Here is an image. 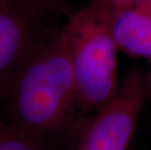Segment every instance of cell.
<instances>
[{
  "mask_svg": "<svg viewBox=\"0 0 151 150\" xmlns=\"http://www.w3.org/2000/svg\"><path fill=\"white\" fill-rule=\"evenodd\" d=\"M12 125L41 139L65 127L77 105L74 70L63 27L8 83Z\"/></svg>",
  "mask_w": 151,
  "mask_h": 150,
  "instance_id": "obj_1",
  "label": "cell"
},
{
  "mask_svg": "<svg viewBox=\"0 0 151 150\" xmlns=\"http://www.w3.org/2000/svg\"><path fill=\"white\" fill-rule=\"evenodd\" d=\"M74 70L77 105L99 109L118 92V47L110 28V10L91 4L70 16L63 24Z\"/></svg>",
  "mask_w": 151,
  "mask_h": 150,
  "instance_id": "obj_2",
  "label": "cell"
},
{
  "mask_svg": "<svg viewBox=\"0 0 151 150\" xmlns=\"http://www.w3.org/2000/svg\"><path fill=\"white\" fill-rule=\"evenodd\" d=\"M146 94L142 79L137 74L130 76L116 95L85 124L72 150H127Z\"/></svg>",
  "mask_w": 151,
  "mask_h": 150,
  "instance_id": "obj_3",
  "label": "cell"
},
{
  "mask_svg": "<svg viewBox=\"0 0 151 150\" xmlns=\"http://www.w3.org/2000/svg\"><path fill=\"white\" fill-rule=\"evenodd\" d=\"M56 10L0 2V81L8 83L53 32L47 18Z\"/></svg>",
  "mask_w": 151,
  "mask_h": 150,
  "instance_id": "obj_4",
  "label": "cell"
},
{
  "mask_svg": "<svg viewBox=\"0 0 151 150\" xmlns=\"http://www.w3.org/2000/svg\"><path fill=\"white\" fill-rule=\"evenodd\" d=\"M109 10L111 32L118 49L151 62V8Z\"/></svg>",
  "mask_w": 151,
  "mask_h": 150,
  "instance_id": "obj_5",
  "label": "cell"
},
{
  "mask_svg": "<svg viewBox=\"0 0 151 150\" xmlns=\"http://www.w3.org/2000/svg\"><path fill=\"white\" fill-rule=\"evenodd\" d=\"M40 140L12 124L0 122V150H46Z\"/></svg>",
  "mask_w": 151,
  "mask_h": 150,
  "instance_id": "obj_6",
  "label": "cell"
},
{
  "mask_svg": "<svg viewBox=\"0 0 151 150\" xmlns=\"http://www.w3.org/2000/svg\"><path fill=\"white\" fill-rule=\"evenodd\" d=\"M91 4L115 10L128 7H150L151 0H92Z\"/></svg>",
  "mask_w": 151,
  "mask_h": 150,
  "instance_id": "obj_7",
  "label": "cell"
},
{
  "mask_svg": "<svg viewBox=\"0 0 151 150\" xmlns=\"http://www.w3.org/2000/svg\"><path fill=\"white\" fill-rule=\"evenodd\" d=\"M0 2L6 3V4L36 6V7L53 9L56 11L60 9L57 0H0Z\"/></svg>",
  "mask_w": 151,
  "mask_h": 150,
  "instance_id": "obj_8",
  "label": "cell"
},
{
  "mask_svg": "<svg viewBox=\"0 0 151 150\" xmlns=\"http://www.w3.org/2000/svg\"><path fill=\"white\" fill-rule=\"evenodd\" d=\"M150 83H151V75H150Z\"/></svg>",
  "mask_w": 151,
  "mask_h": 150,
  "instance_id": "obj_9",
  "label": "cell"
}]
</instances>
